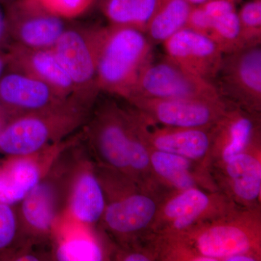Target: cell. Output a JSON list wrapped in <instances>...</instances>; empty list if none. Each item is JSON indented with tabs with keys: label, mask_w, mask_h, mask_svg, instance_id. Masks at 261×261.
I'll list each match as a JSON object with an SVG mask.
<instances>
[{
	"label": "cell",
	"mask_w": 261,
	"mask_h": 261,
	"mask_svg": "<svg viewBox=\"0 0 261 261\" xmlns=\"http://www.w3.org/2000/svg\"><path fill=\"white\" fill-rule=\"evenodd\" d=\"M80 130L35 153L7 155L0 161V202L13 206L20 203L65 151L84 140Z\"/></svg>",
	"instance_id": "cell-8"
},
{
	"label": "cell",
	"mask_w": 261,
	"mask_h": 261,
	"mask_svg": "<svg viewBox=\"0 0 261 261\" xmlns=\"http://www.w3.org/2000/svg\"><path fill=\"white\" fill-rule=\"evenodd\" d=\"M80 144L65 151L19 203L23 244L37 246L46 242L51 243L54 228L66 209L70 178Z\"/></svg>",
	"instance_id": "cell-2"
},
{
	"label": "cell",
	"mask_w": 261,
	"mask_h": 261,
	"mask_svg": "<svg viewBox=\"0 0 261 261\" xmlns=\"http://www.w3.org/2000/svg\"><path fill=\"white\" fill-rule=\"evenodd\" d=\"M135 183L118 176L103 185L107 203L100 222L123 244L154 226L159 211L153 197L133 190Z\"/></svg>",
	"instance_id": "cell-7"
},
{
	"label": "cell",
	"mask_w": 261,
	"mask_h": 261,
	"mask_svg": "<svg viewBox=\"0 0 261 261\" xmlns=\"http://www.w3.org/2000/svg\"><path fill=\"white\" fill-rule=\"evenodd\" d=\"M106 29L71 22L53 48L73 84V97L90 108L101 92L97 67Z\"/></svg>",
	"instance_id": "cell-5"
},
{
	"label": "cell",
	"mask_w": 261,
	"mask_h": 261,
	"mask_svg": "<svg viewBox=\"0 0 261 261\" xmlns=\"http://www.w3.org/2000/svg\"><path fill=\"white\" fill-rule=\"evenodd\" d=\"M3 8L10 42L23 47L51 49L72 22L37 0H14Z\"/></svg>",
	"instance_id": "cell-12"
},
{
	"label": "cell",
	"mask_w": 261,
	"mask_h": 261,
	"mask_svg": "<svg viewBox=\"0 0 261 261\" xmlns=\"http://www.w3.org/2000/svg\"><path fill=\"white\" fill-rule=\"evenodd\" d=\"M51 13L67 20H75L87 13L97 0H37Z\"/></svg>",
	"instance_id": "cell-28"
},
{
	"label": "cell",
	"mask_w": 261,
	"mask_h": 261,
	"mask_svg": "<svg viewBox=\"0 0 261 261\" xmlns=\"http://www.w3.org/2000/svg\"><path fill=\"white\" fill-rule=\"evenodd\" d=\"M196 161L183 156L153 149L150 152L152 171L178 191L198 188Z\"/></svg>",
	"instance_id": "cell-23"
},
{
	"label": "cell",
	"mask_w": 261,
	"mask_h": 261,
	"mask_svg": "<svg viewBox=\"0 0 261 261\" xmlns=\"http://www.w3.org/2000/svg\"><path fill=\"white\" fill-rule=\"evenodd\" d=\"M135 111L139 132L148 147L196 162H200L212 154L216 125L207 128H159L152 126L136 108Z\"/></svg>",
	"instance_id": "cell-15"
},
{
	"label": "cell",
	"mask_w": 261,
	"mask_h": 261,
	"mask_svg": "<svg viewBox=\"0 0 261 261\" xmlns=\"http://www.w3.org/2000/svg\"><path fill=\"white\" fill-rule=\"evenodd\" d=\"M215 216L178 234L184 238L192 260H224L238 254H249L258 258L260 228L258 218L250 213H230ZM176 237V236H175Z\"/></svg>",
	"instance_id": "cell-4"
},
{
	"label": "cell",
	"mask_w": 261,
	"mask_h": 261,
	"mask_svg": "<svg viewBox=\"0 0 261 261\" xmlns=\"http://www.w3.org/2000/svg\"><path fill=\"white\" fill-rule=\"evenodd\" d=\"M238 15L243 48L260 45L261 0L245 3Z\"/></svg>",
	"instance_id": "cell-26"
},
{
	"label": "cell",
	"mask_w": 261,
	"mask_h": 261,
	"mask_svg": "<svg viewBox=\"0 0 261 261\" xmlns=\"http://www.w3.org/2000/svg\"><path fill=\"white\" fill-rule=\"evenodd\" d=\"M235 2H236L237 3H240L241 0H234Z\"/></svg>",
	"instance_id": "cell-36"
},
{
	"label": "cell",
	"mask_w": 261,
	"mask_h": 261,
	"mask_svg": "<svg viewBox=\"0 0 261 261\" xmlns=\"http://www.w3.org/2000/svg\"><path fill=\"white\" fill-rule=\"evenodd\" d=\"M214 84L220 97L231 106L260 113V45L224 54Z\"/></svg>",
	"instance_id": "cell-10"
},
{
	"label": "cell",
	"mask_w": 261,
	"mask_h": 261,
	"mask_svg": "<svg viewBox=\"0 0 261 261\" xmlns=\"http://www.w3.org/2000/svg\"><path fill=\"white\" fill-rule=\"evenodd\" d=\"M106 1L107 0H97V3L99 5V8H101Z\"/></svg>",
	"instance_id": "cell-34"
},
{
	"label": "cell",
	"mask_w": 261,
	"mask_h": 261,
	"mask_svg": "<svg viewBox=\"0 0 261 261\" xmlns=\"http://www.w3.org/2000/svg\"><path fill=\"white\" fill-rule=\"evenodd\" d=\"M223 164L225 177L235 200L245 206L257 203L261 192V163L258 154L246 149Z\"/></svg>",
	"instance_id": "cell-21"
},
{
	"label": "cell",
	"mask_w": 261,
	"mask_h": 261,
	"mask_svg": "<svg viewBox=\"0 0 261 261\" xmlns=\"http://www.w3.org/2000/svg\"><path fill=\"white\" fill-rule=\"evenodd\" d=\"M128 102L149 121L175 128L214 126L231 106L222 98L137 97Z\"/></svg>",
	"instance_id": "cell-11"
},
{
	"label": "cell",
	"mask_w": 261,
	"mask_h": 261,
	"mask_svg": "<svg viewBox=\"0 0 261 261\" xmlns=\"http://www.w3.org/2000/svg\"><path fill=\"white\" fill-rule=\"evenodd\" d=\"M92 108L70 97L61 104L10 120L0 130V152L23 155L58 143L85 125Z\"/></svg>",
	"instance_id": "cell-1"
},
{
	"label": "cell",
	"mask_w": 261,
	"mask_h": 261,
	"mask_svg": "<svg viewBox=\"0 0 261 261\" xmlns=\"http://www.w3.org/2000/svg\"><path fill=\"white\" fill-rule=\"evenodd\" d=\"M166 56L182 68L214 83L224 53L203 34L184 28L163 43Z\"/></svg>",
	"instance_id": "cell-16"
},
{
	"label": "cell",
	"mask_w": 261,
	"mask_h": 261,
	"mask_svg": "<svg viewBox=\"0 0 261 261\" xmlns=\"http://www.w3.org/2000/svg\"><path fill=\"white\" fill-rule=\"evenodd\" d=\"M82 130L84 141L97 161L95 164L130 178L128 149L135 130L133 108L106 101L90 113Z\"/></svg>",
	"instance_id": "cell-6"
},
{
	"label": "cell",
	"mask_w": 261,
	"mask_h": 261,
	"mask_svg": "<svg viewBox=\"0 0 261 261\" xmlns=\"http://www.w3.org/2000/svg\"><path fill=\"white\" fill-rule=\"evenodd\" d=\"M155 0H107L101 7L109 24L125 25L145 33Z\"/></svg>",
	"instance_id": "cell-24"
},
{
	"label": "cell",
	"mask_w": 261,
	"mask_h": 261,
	"mask_svg": "<svg viewBox=\"0 0 261 261\" xmlns=\"http://www.w3.org/2000/svg\"><path fill=\"white\" fill-rule=\"evenodd\" d=\"M16 241L22 244L18 211L14 206L0 202V252L12 249Z\"/></svg>",
	"instance_id": "cell-27"
},
{
	"label": "cell",
	"mask_w": 261,
	"mask_h": 261,
	"mask_svg": "<svg viewBox=\"0 0 261 261\" xmlns=\"http://www.w3.org/2000/svg\"><path fill=\"white\" fill-rule=\"evenodd\" d=\"M152 49L145 32L125 25H106L98 61L100 92L126 99L141 70L153 58Z\"/></svg>",
	"instance_id": "cell-3"
},
{
	"label": "cell",
	"mask_w": 261,
	"mask_h": 261,
	"mask_svg": "<svg viewBox=\"0 0 261 261\" xmlns=\"http://www.w3.org/2000/svg\"><path fill=\"white\" fill-rule=\"evenodd\" d=\"M137 97L221 98L214 83L193 74L167 56L159 61L152 58L141 70L126 100Z\"/></svg>",
	"instance_id": "cell-9"
},
{
	"label": "cell",
	"mask_w": 261,
	"mask_h": 261,
	"mask_svg": "<svg viewBox=\"0 0 261 261\" xmlns=\"http://www.w3.org/2000/svg\"><path fill=\"white\" fill-rule=\"evenodd\" d=\"M10 39L7 29L4 8L0 5V51H5L10 44Z\"/></svg>",
	"instance_id": "cell-29"
},
{
	"label": "cell",
	"mask_w": 261,
	"mask_h": 261,
	"mask_svg": "<svg viewBox=\"0 0 261 261\" xmlns=\"http://www.w3.org/2000/svg\"><path fill=\"white\" fill-rule=\"evenodd\" d=\"M51 243V260L99 261L106 257L93 227L80 224L65 214L54 228Z\"/></svg>",
	"instance_id": "cell-19"
},
{
	"label": "cell",
	"mask_w": 261,
	"mask_h": 261,
	"mask_svg": "<svg viewBox=\"0 0 261 261\" xmlns=\"http://www.w3.org/2000/svg\"><path fill=\"white\" fill-rule=\"evenodd\" d=\"M260 121V113L248 112L233 106L228 108L215 126L214 147H221V163L228 162L258 140Z\"/></svg>",
	"instance_id": "cell-20"
},
{
	"label": "cell",
	"mask_w": 261,
	"mask_h": 261,
	"mask_svg": "<svg viewBox=\"0 0 261 261\" xmlns=\"http://www.w3.org/2000/svg\"><path fill=\"white\" fill-rule=\"evenodd\" d=\"M258 260L257 257L249 254H238L225 259L224 261H255Z\"/></svg>",
	"instance_id": "cell-31"
},
{
	"label": "cell",
	"mask_w": 261,
	"mask_h": 261,
	"mask_svg": "<svg viewBox=\"0 0 261 261\" xmlns=\"http://www.w3.org/2000/svg\"><path fill=\"white\" fill-rule=\"evenodd\" d=\"M81 145L72 171L64 214L80 224L94 227L100 222L107 201L95 163Z\"/></svg>",
	"instance_id": "cell-13"
},
{
	"label": "cell",
	"mask_w": 261,
	"mask_h": 261,
	"mask_svg": "<svg viewBox=\"0 0 261 261\" xmlns=\"http://www.w3.org/2000/svg\"><path fill=\"white\" fill-rule=\"evenodd\" d=\"M117 259L124 261H149L153 260L146 252L137 250H123L116 256Z\"/></svg>",
	"instance_id": "cell-30"
},
{
	"label": "cell",
	"mask_w": 261,
	"mask_h": 261,
	"mask_svg": "<svg viewBox=\"0 0 261 261\" xmlns=\"http://www.w3.org/2000/svg\"><path fill=\"white\" fill-rule=\"evenodd\" d=\"M7 69L6 56L5 51H0V78Z\"/></svg>",
	"instance_id": "cell-32"
},
{
	"label": "cell",
	"mask_w": 261,
	"mask_h": 261,
	"mask_svg": "<svg viewBox=\"0 0 261 261\" xmlns=\"http://www.w3.org/2000/svg\"><path fill=\"white\" fill-rule=\"evenodd\" d=\"M5 124V121L4 120H3V118H2V116H0V130L2 129V128H3V125Z\"/></svg>",
	"instance_id": "cell-35"
},
{
	"label": "cell",
	"mask_w": 261,
	"mask_h": 261,
	"mask_svg": "<svg viewBox=\"0 0 261 261\" xmlns=\"http://www.w3.org/2000/svg\"><path fill=\"white\" fill-rule=\"evenodd\" d=\"M68 98L48 84L15 70L6 69L0 78V116L5 123L61 104Z\"/></svg>",
	"instance_id": "cell-14"
},
{
	"label": "cell",
	"mask_w": 261,
	"mask_h": 261,
	"mask_svg": "<svg viewBox=\"0 0 261 261\" xmlns=\"http://www.w3.org/2000/svg\"><path fill=\"white\" fill-rule=\"evenodd\" d=\"M192 5L185 0H155L145 34L152 44H163L185 28Z\"/></svg>",
	"instance_id": "cell-22"
},
{
	"label": "cell",
	"mask_w": 261,
	"mask_h": 261,
	"mask_svg": "<svg viewBox=\"0 0 261 261\" xmlns=\"http://www.w3.org/2000/svg\"><path fill=\"white\" fill-rule=\"evenodd\" d=\"M218 200L197 187L178 191L159 208L154 224L166 235L177 236L205 220L226 212L215 206Z\"/></svg>",
	"instance_id": "cell-17"
},
{
	"label": "cell",
	"mask_w": 261,
	"mask_h": 261,
	"mask_svg": "<svg viewBox=\"0 0 261 261\" xmlns=\"http://www.w3.org/2000/svg\"><path fill=\"white\" fill-rule=\"evenodd\" d=\"M13 1H14V0H0V5H1L3 8H5V7L10 5V3H13Z\"/></svg>",
	"instance_id": "cell-33"
},
{
	"label": "cell",
	"mask_w": 261,
	"mask_h": 261,
	"mask_svg": "<svg viewBox=\"0 0 261 261\" xmlns=\"http://www.w3.org/2000/svg\"><path fill=\"white\" fill-rule=\"evenodd\" d=\"M5 56L7 69L41 81L63 97H73V84L53 48L35 49L10 43Z\"/></svg>",
	"instance_id": "cell-18"
},
{
	"label": "cell",
	"mask_w": 261,
	"mask_h": 261,
	"mask_svg": "<svg viewBox=\"0 0 261 261\" xmlns=\"http://www.w3.org/2000/svg\"><path fill=\"white\" fill-rule=\"evenodd\" d=\"M207 16L209 29L207 37L219 46L224 55L243 49L236 9L214 16Z\"/></svg>",
	"instance_id": "cell-25"
}]
</instances>
